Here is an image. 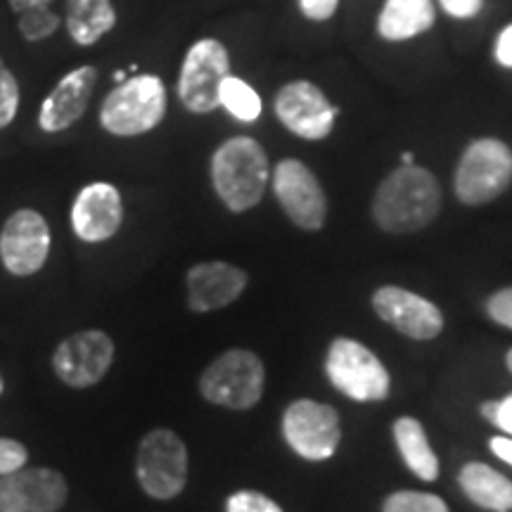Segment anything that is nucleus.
Returning <instances> with one entry per match:
<instances>
[{"label":"nucleus","instance_id":"19","mask_svg":"<svg viewBox=\"0 0 512 512\" xmlns=\"http://www.w3.org/2000/svg\"><path fill=\"white\" fill-rule=\"evenodd\" d=\"M437 24L434 0H384L377 15V36L387 43L413 41Z\"/></svg>","mask_w":512,"mask_h":512},{"label":"nucleus","instance_id":"24","mask_svg":"<svg viewBox=\"0 0 512 512\" xmlns=\"http://www.w3.org/2000/svg\"><path fill=\"white\" fill-rule=\"evenodd\" d=\"M62 19L50 10V5H41V8H31L19 12L17 19V31L24 36V41L29 43H38V41H46L60 29Z\"/></svg>","mask_w":512,"mask_h":512},{"label":"nucleus","instance_id":"35","mask_svg":"<svg viewBox=\"0 0 512 512\" xmlns=\"http://www.w3.org/2000/svg\"><path fill=\"white\" fill-rule=\"evenodd\" d=\"M12 12H24V10H31V8H41V5H50L53 0H8Z\"/></svg>","mask_w":512,"mask_h":512},{"label":"nucleus","instance_id":"21","mask_svg":"<svg viewBox=\"0 0 512 512\" xmlns=\"http://www.w3.org/2000/svg\"><path fill=\"white\" fill-rule=\"evenodd\" d=\"M460 489L465 496L479 508L494 512H510L512 510V482L494 467L484 463H467L460 470Z\"/></svg>","mask_w":512,"mask_h":512},{"label":"nucleus","instance_id":"34","mask_svg":"<svg viewBox=\"0 0 512 512\" xmlns=\"http://www.w3.org/2000/svg\"><path fill=\"white\" fill-rule=\"evenodd\" d=\"M489 446H491V451H494V456H498L503 463H508L512 467V439L510 437H494Z\"/></svg>","mask_w":512,"mask_h":512},{"label":"nucleus","instance_id":"4","mask_svg":"<svg viewBox=\"0 0 512 512\" xmlns=\"http://www.w3.org/2000/svg\"><path fill=\"white\" fill-rule=\"evenodd\" d=\"M512 183V150L498 138H479L465 147L456 166L453 190L467 207H482L501 197Z\"/></svg>","mask_w":512,"mask_h":512},{"label":"nucleus","instance_id":"18","mask_svg":"<svg viewBox=\"0 0 512 512\" xmlns=\"http://www.w3.org/2000/svg\"><path fill=\"white\" fill-rule=\"evenodd\" d=\"M188 306L195 313H209L226 309L245 292L247 273L226 261H207L192 266L188 275Z\"/></svg>","mask_w":512,"mask_h":512},{"label":"nucleus","instance_id":"29","mask_svg":"<svg viewBox=\"0 0 512 512\" xmlns=\"http://www.w3.org/2000/svg\"><path fill=\"white\" fill-rule=\"evenodd\" d=\"M486 311H489L491 320H496L498 325L512 330V287L496 292L494 297L486 302Z\"/></svg>","mask_w":512,"mask_h":512},{"label":"nucleus","instance_id":"33","mask_svg":"<svg viewBox=\"0 0 512 512\" xmlns=\"http://www.w3.org/2000/svg\"><path fill=\"white\" fill-rule=\"evenodd\" d=\"M491 425L501 427L505 434H510L512 437V394L496 403V413H494V420H491Z\"/></svg>","mask_w":512,"mask_h":512},{"label":"nucleus","instance_id":"1","mask_svg":"<svg viewBox=\"0 0 512 512\" xmlns=\"http://www.w3.org/2000/svg\"><path fill=\"white\" fill-rule=\"evenodd\" d=\"M441 211L437 176L418 164L399 166L377 185L373 219L384 233L411 235L427 228Z\"/></svg>","mask_w":512,"mask_h":512},{"label":"nucleus","instance_id":"15","mask_svg":"<svg viewBox=\"0 0 512 512\" xmlns=\"http://www.w3.org/2000/svg\"><path fill=\"white\" fill-rule=\"evenodd\" d=\"M373 309L384 323L411 339H434L444 330V313L430 299L396 285H384L373 294Z\"/></svg>","mask_w":512,"mask_h":512},{"label":"nucleus","instance_id":"7","mask_svg":"<svg viewBox=\"0 0 512 512\" xmlns=\"http://www.w3.org/2000/svg\"><path fill=\"white\" fill-rule=\"evenodd\" d=\"M136 475L150 498H176L188 484V448L183 439L164 427L147 432L138 446Z\"/></svg>","mask_w":512,"mask_h":512},{"label":"nucleus","instance_id":"39","mask_svg":"<svg viewBox=\"0 0 512 512\" xmlns=\"http://www.w3.org/2000/svg\"><path fill=\"white\" fill-rule=\"evenodd\" d=\"M5 392V382H3V375H0V394Z\"/></svg>","mask_w":512,"mask_h":512},{"label":"nucleus","instance_id":"30","mask_svg":"<svg viewBox=\"0 0 512 512\" xmlns=\"http://www.w3.org/2000/svg\"><path fill=\"white\" fill-rule=\"evenodd\" d=\"M299 12L309 19V22H328L337 15L339 0H297Z\"/></svg>","mask_w":512,"mask_h":512},{"label":"nucleus","instance_id":"5","mask_svg":"<svg viewBox=\"0 0 512 512\" xmlns=\"http://www.w3.org/2000/svg\"><path fill=\"white\" fill-rule=\"evenodd\" d=\"M266 387V368L261 358L247 349H230L211 361L200 377V392L214 406L230 411H249L261 401Z\"/></svg>","mask_w":512,"mask_h":512},{"label":"nucleus","instance_id":"37","mask_svg":"<svg viewBox=\"0 0 512 512\" xmlns=\"http://www.w3.org/2000/svg\"><path fill=\"white\" fill-rule=\"evenodd\" d=\"M401 164H403V166H408V164H415V157H413V152H403V155H401Z\"/></svg>","mask_w":512,"mask_h":512},{"label":"nucleus","instance_id":"25","mask_svg":"<svg viewBox=\"0 0 512 512\" xmlns=\"http://www.w3.org/2000/svg\"><path fill=\"white\" fill-rule=\"evenodd\" d=\"M382 512H448L446 503L422 491H396L384 501Z\"/></svg>","mask_w":512,"mask_h":512},{"label":"nucleus","instance_id":"32","mask_svg":"<svg viewBox=\"0 0 512 512\" xmlns=\"http://www.w3.org/2000/svg\"><path fill=\"white\" fill-rule=\"evenodd\" d=\"M494 57L496 62L505 69H512V22L508 27L498 31L496 43H494Z\"/></svg>","mask_w":512,"mask_h":512},{"label":"nucleus","instance_id":"12","mask_svg":"<svg viewBox=\"0 0 512 512\" xmlns=\"http://www.w3.org/2000/svg\"><path fill=\"white\" fill-rule=\"evenodd\" d=\"M50 226L36 209H17L0 230V261L5 271L27 278L46 266Z\"/></svg>","mask_w":512,"mask_h":512},{"label":"nucleus","instance_id":"28","mask_svg":"<svg viewBox=\"0 0 512 512\" xmlns=\"http://www.w3.org/2000/svg\"><path fill=\"white\" fill-rule=\"evenodd\" d=\"M29 451L22 441L0 437V477L27 465Z\"/></svg>","mask_w":512,"mask_h":512},{"label":"nucleus","instance_id":"16","mask_svg":"<svg viewBox=\"0 0 512 512\" xmlns=\"http://www.w3.org/2000/svg\"><path fill=\"white\" fill-rule=\"evenodd\" d=\"M95 83H98V69L93 64H83L64 74L38 112L41 131L62 133L72 128L91 105Z\"/></svg>","mask_w":512,"mask_h":512},{"label":"nucleus","instance_id":"26","mask_svg":"<svg viewBox=\"0 0 512 512\" xmlns=\"http://www.w3.org/2000/svg\"><path fill=\"white\" fill-rule=\"evenodd\" d=\"M19 112V83L0 57V128H8Z\"/></svg>","mask_w":512,"mask_h":512},{"label":"nucleus","instance_id":"6","mask_svg":"<svg viewBox=\"0 0 512 512\" xmlns=\"http://www.w3.org/2000/svg\"><path fill=\"white\" fill-rule=\"evenodd\" d=\"M325 375L339 394L354 401H384L389 396V370L356 339L337 337L325 356Z\"/></svg>","mask_w":512,"mask_h":512},{"label":"nucleus","instance_id":"3","mask_svg":"<svg viewBox=\"0 0 512 512\" xmlns=\"http://www.w3.org/2000/svg\"><path fill=\"white\" fill-rule=\"evenodd\" d=\"M166 107V86L157 74L128 76L102 100L100 126L117 138L145 136L162 124Z\"/></svg>","mask_w":512,"mask_h":512},{"label":"nucleus","instance_id":"2","mask_svg":"<svg viewBox=\"0 0 512 512\" xmlns=\"http://www.w3.org/2000/svg\"><path fill=\"white\" fill-rule=\"evenodd\" d=\"M209 174L211 185L226 209L242 214L264 200L268 181H271V164L259 140L235 136L216 147L211 155Z\"/></svg>","mask_w":512,"mask_h":512},{"label":"nucleus","instance_id":"38","mask_svg":"<svg viewBox=\"0 0 512 512\" xmlns=\"http://www.w3.org/2000/svg\"><path fill=\"white\" fill-rule=\"evenodd\" d=\"M505 363H508V370L512 373V349L508 351V356H505Z\"/></svg>","mask_w":512,"mask_h":512},{"label":"nucleus","instance_id":"23","mask_svg":"<svg viewBox=\"0 0 512 512\" xmlns=\"http://www.w3.org/2000/svg\"><path fill=\"white\" fill-rule=\"evenodd\" d=\"M219 107H223L233 119H238L240 124H254L264 112V102H261L256 88L233 74H228L221 83Z\"/></svg>","mask_w":512,"mask_h":512},{"label":"nucleus","instance_id":"8","mask_svg":"<svg viewBox=\"0 0 512 512\" xmlns=\"http://www.w3.org/2000/svg\"><path fill=\"white\" fill-rule=\"evenodd\" d=\"M230 74V55L219 38H200L188 48L178 74V100L192 114L219 110V88Z\"/></svg>","mask_w":512,"mask_h":512},{"label":"nucleus","instance_id":"11","mask_svg":"<svg viewBox=\"0 0 512 512\" xmlns=\"http://www.w3.org/2000/svg\"><path fill=\"white\" fill-rule=\"evenodd\" d=\"M275 117L302 140H323L332 133L339 110L316 83L297 79L285 83L273 100Z\"/></svg>","mask_w":512,"mask_h":512},{"label":"nucleus","instance_id":"14","mask_svg":"<svg viewBox=\"0 0 512 512\" xmlns=\"http://www.w3.org/2000/svg\"><path fill=\"white\" fill-rule=\"evenodd\" d=\"M67 496V479L50 467H19L0 477V512H57Z\"/></svg>","mask_w":512,"mask_h":512},{"label":"nucleus","instance_id":"27","mask_svg":"<svg viewBox=\"0 0 512 512\" xmlns=\"http://www.w3.org/2000/svg\"><path fill=\"white\" fill-rule=\"evenodd\" d=\"M226 512H283L280 505L259 491H238L228 498Z\"/></svg>","mask_w":512,"mask_h":512},{"label":"nucleus","instance_id":"22","mask_svg":"<svg viewBox=\"0 0 512 512\" xmlns=\"http://www.w3.org/2000/svg\"><path fill=\"white\" fill-rule=\"evenodd\" d=\"M394 441L399 448L403 463L413 475L425 482H434L439 477V458L432 451L425 427L415 418H399L394 422Z\"/></svg>","mask_w":512,"mask_h":512},{"label":"nucleus","instance_id":"13","mask_svg":"<svg viewBox=\"0 0 512 512\" xmlns=\"http://www.w3.org/2000/svg\"><path fill=\"white\" fill-rule=\"evenodd\" d=\"M114 363V342L102 330H81L67 337L53 354V370L72 389L98 384Z\"/></svg>","mask_w":512,"mask_h":512},{"label":"nucleus","instance_id":"31","mask_svg":"<svg viewBox=\"0 0 512 512\" xmlns=\"http://www.w3.org/2000/svg\"><path fill=\"white\" fill-rule=\"evenodd\" d=\"M437 3L448 17L460 19V22L475 19L484 10V0H437Z\"/></svg>","mask_w":512,"mask_h":512},{"label":"nucleus","instance_id":"20","mask_svg":"<svg viewBox=\"0 0 512 512\" xmlns=\"http://www.w3.org/2000/svg\"><path fill=\"white\" fill-rule=\"evenodd\" d=\"M64 24L76 46L91 48L117 27L114 0H67Z\"/></svg>","mask_w":512,"mask_h":512},{"label":"nucleus","instance_id":"9","mask_svg":"<svg viewBox=\"0 0 512 512\" xmlns=\"http://www.w3.org/2000/svg\"><path fill=\"white\" fill-rule=\"evenodd\" d=\"M283 437L297 456L320 463L335 456L342 441V425L328 403L297 399L285 408Z\"/></svg>","mask_w":512,"mask_h":512},{"label":"nucleus","instance_id":"36","mask_svg":"<svg viewBox=\"0 0 512 512\" xmlns=\"http://www.w3.org/2000/svg\"><path fill=\"white\" fill-rule=\"evenodd\" d=\"M496 403H498V401H486L484 406H482V415H484V418L489 420V422L494 420V413H496Z\"/></svg>","mask_w":512,"mask_h":512},{"label":"nucleus","instance_id":"17","mask_svg":"<svg viewBox=\"0 0 512 512\" xmlns=\"http://www.w3.org/2000/svg\"><path fill=\"white\" fill-rule=\"evenodd\" d=\"M124 221L121 192L112 183H91L72 204V228L83 242H105L119 233Z\"/></svg>","mask_w":512,"mask_h":512},{"label":"nucleus","instance_id":"10","mask_svg":"<svg viewBox=\"0 0 512 512\" xmlns=\"http://www.w3.org/2000/svg\"><path fill=\"white\" fill-rule=\"evenodd\" d=\"M275 200L294 226L320 230L328 219V197L316 174L299 159H280L273 169Z\"/></svg>","mask_w":512,"mask_h":512}]
</instances>
